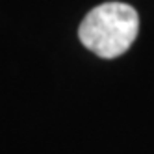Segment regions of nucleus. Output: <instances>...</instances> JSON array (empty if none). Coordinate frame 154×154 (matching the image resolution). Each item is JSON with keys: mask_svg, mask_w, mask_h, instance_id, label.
<instances>
[{"mask_svg": "<svg viewBox=\"0 0 154 154\" xmlns=\"http://www.w3.org/2000/svg\"><path fill=\"white\" fill-rule=\"evenodd\" d=\"M139 32L136 9L123 2H104L97 6L82 20L78 35L85 48L104 60L125 54Z\"/></svg>", "mask_w": 154, "mask_h": 154, "instance_id": "1", "label": "nucleus"}]
</instances>
